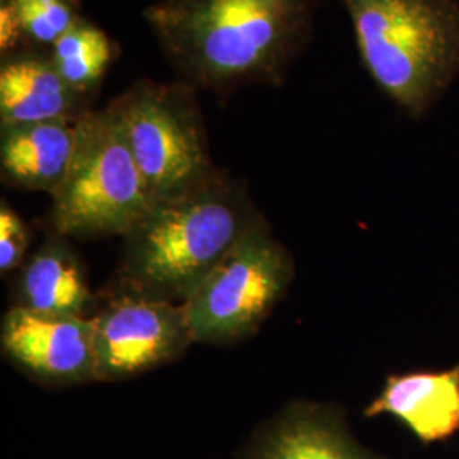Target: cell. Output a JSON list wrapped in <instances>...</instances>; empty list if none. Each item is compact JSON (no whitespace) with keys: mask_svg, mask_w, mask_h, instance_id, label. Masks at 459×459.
Listing matches in <instances>:
<instances>
[{"mask_svg":"<svg viewBox=\"0 0 459 459\" xmlns=\"http://www.w3.org/2000/svg\"><path fill=\"white\" fill-rule=\"evenodd\" d=\"M320 0H159L143 17L182 82L220 98L282 85Z\"/></svg>","mask_w":459,"mask_h":459,"instance_id":"1","label":"cell"},{"mask_svg":"<svg viewBox=\"0 0 459 459\" xmlns=\"http://www.w3.org/2000/svg\"><path fill=\"white\" fill-rule=\"evenodd\" d=\"M263 216L221 170L152 204L125 238L123 293L184 303Z\"/></svg>","mask_w":459,"mask_h":459,"instance_id":"2","label":"cell"},{"mask_svg":"<svg viewBox=\"0 0 459 459\" xmlns=\"http://www.w3.org/2000/svg\"><path fill=\"white\" fill-rule=\"evenodd\" d=\"M362 66L413 121L459 79V0H341Z\"/></svg>","mask_w":459,"mask_h":459,"instance_id":"3","label":"cell"},{"mask_svg":"<svg viewBox=\"0 0 459 459\" xmlns=\"http://www.w3.org/2000/svg\"><path fill=\"white\" fill-rule=\"evenodd\" d=\"M152 204L115 111L106 106L82 116L65 179L51 196L49 221L55 233L77 238L125 237Z\"/></svg>","mask_w":459,"mask_h":459,"instance_id":"4","label":"cell"},{"mask_svg":"<svg viewBox=\"0 0 459 459\" xmlns=\"http://www.w3.org/2000/svg\"><path fill=\"white\" fill-rule=\"evenodd\" d=\"M196 87L140 79L108 106L119 117L153 203L208 179L210 155Z\"/></svg>","mask_w":459,"mask_h":459,"instance_id":"5","label":"cell"},{"mask_svg":"<svg viewBox=\"0 0 459 459\" xmlns=\"http://www.w3.org/2000/svg\"><path fill=\"white\" fill-rule=\"evenodd\" d=\"M293 279V261L261 218L182 303L195 342L227 344L263 325Z\"/></svg>","mask_w":459,"mask_h":459,"instance_id":"6","label":"cell"},{"mask_svg":"<svg viewBox=\"0 0 459 459\" xmlns=\"http://www.w3.org/2000/svg\"><path fill=\"white\" fill-rule=\"evenodd\" d=\"M98 381L136 377L193 344L182 303L123 293L92 316Z\"/></svg>","mask_w":459,"mask_h":459,"instance_id":"7","label":"cell"},{"mask_svg":"<svg viewBox=\"0 0 459 459\" xmlns=\"http://www.w3.org/2000/svg\"><path fill=\"white\" fill-rule=\"evenodd\" d=\"M4 354L49 385L98 381L92 316L49 315L19 307L5 313Z\"/></svg>","mask_w":459,"mask_h":459,"instance_id":"8","label":"cell"},{"mask_svg":"<svg viewBox=\"0 0 459 459\" xmlns=\"http://www.w3.org/2000/svg\"><path fill=\"white\" fill-rule=\"evenodd\" d=\"M92 102L62 79L49 51L16 49L2 55L0 126L79 121L94 109Z\"/></svg>","mask_w":459,"mask_h":459,"instance_id":"9","label":"cell"},{"mask_svg":"<svg viewBox=\"0 0 459 459\" xmlns=\"http://www.w3.org/2000/svg\"><path fill=\"white\" fill-rule=\"evenodd\" d=\"M247 459H383L356 443L341 411L293 403L264 427L247 451Z\"/></svg>","mask_w":459,"mask_h":459,"instance_id":"10","label":"cell"},{"mask_svg":"<svg viewBox=\"0 0 459 459\" xmlns=\"http://www.w3.org/2000/svg\"><path fill=\"white\" fill-rule=\"evenodd\" d=\"M77 143V121L0 126L2 181L53 196L65 179Z\"/></svg>","mask_w":459,"mask_h":459,"instance_id":"11","label":"cell"},{"mask_svg":"<svg viewBox=\"0 0 459 459\" xmlns=\"http://www.w3.org/2000/svg\"><path fill=\"white\" fill-rule=\"evenodd\" d=\"M364 413L394 415L422 443L451 437L459 430V364L443 373L417 371L388 377Z\"/></svg>","mask_w":459,"mask_h":459,"instance_id":"12","label":"cell"},{"mask_svg":"<svg viewBox=\"0 0 459 459\" xmlns=\"http://www.w3.org/2000/svg\"><path fill=\"white\" fill-rule=\"evenodd\" d=\"M91 291L82 265L62 235L38 248L19 281V307L49 315L87 316Z\"/></svg>","mask_w":459,"mask_h":459,"instance_id":"13","label":"cell"},{"mask_svg":"<svg viewBox=\"0 0 459 459\" xmlns=\"http://www.w3.org/2000/svg\"><path fill=\"white\" fill-rule=\"evenodd\" d=\"M83 17L79 0H0L2 55L49 51Z\"/></svg>","mask_w":459,"mask_h":459,"instance_id":"14","label":"cell"},{"mask_svg":"<svg viewBox=\"0 0 459 459\" xmlns=\"http://www.w3.org/2000/svg\"><path fill=\"white\" fill-rule=\"evenodd\" d=\"M117 55L119 47L115 39L87 17L49 48L53 65L62 79L75 92L92 100Z\"/></svg>","mask_w":459,"mask_h":459,"instance_id":"15","label":"cell"},{"mask_svg":"<svg viewBox=\"0 0 459 459\" xmlns=\"http://www.w3.org/2000/svg\"><path fill=\"white\" fill-rule=\"evenodd\" d=\"M31 233L22 218L5 203L0 206V273H11L24 261Z\"/></svg>","mask_w":459,"mask_h":459,"instance_id":"16","label":"cell"}]
</instances>
